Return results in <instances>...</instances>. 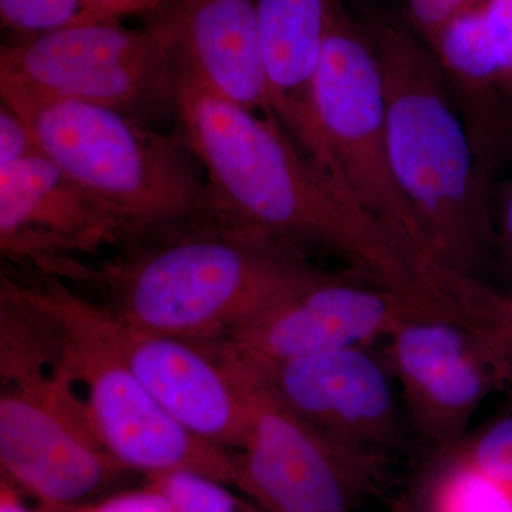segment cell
Here are the masks:
<instances>
[{"label":"cell","mask_w":512,"mask_h":512,"mask_svg":"<svg viewBox=\"0 0 512 512\" xmlns=\"http://www.w3.org/2000/svg\"><path fill=\"white\" fill-rule=\"evenodd\" d=\"M430 512H512V484L461 457L437 481Z\"/></svg>","instance_id":"18"},{"label":"cell","mask_w":512,"mask_h":512,"mask_svg":"<svg viewBox=\"0 0 512 512\" xmlns=\"http://www.w3.org/2000/svg\"><path fill=\"white\" fill-rule=\"evenodd\" d=\"M80 512H174L167 500L148 487L143 491L117 495L104 503L84 507Z\"/></svg>","instance_id":"26"},{"label":"cell","mask_w":512,"mask_h":512,"mask_svg":"<svg viewBox=\"0 0 512 512\" xmlns=\"http://www.w3.org/2000/svg\"><path fill=\"white\" fill-rule=\"evenodd\" d=\"M340 0H255L259 46L276 120L293 144L343 194L353 198L316 109L326 37Z\"/></svg>","instance_id":"16"},{"label":"cell","mask_w":512,"mask_h":512,"mask_svg":"<svg viewBox=\"0 0 512 512\" xmlns=\"http://www.w3.org/2000/svg\"><path fill=\"white\" fill-rule=\"evenodd\" d=\"M0 466L47 512L77 511L124 468L100 443L53 330L18 296L0 298Z\"/></svg>","instance_id":"4"},{"label":"cell","mask_w":512,"mask_h":512,"mask_svg":"<svg viewBox=\"0 0 512 512\" xmlns=\"http://www.w3.org/2000/svg\"><path fill=\"white\" fill-rule=\"evenodd\" d=\"M170 0H83L82 13L73 23L120 22L131 15H153Z\"/></svg>","instance_id":"25"},{"label":"cell","mask_w":512,"mask_h":512,"mask_svg":"<svg viewBox=\"0 0 512 512\" xmlns=\"http://www.w3.org/2000/svg\"><path fill=\"white\" fill-rule=\"evenodd\" d=\"M498 79L512 97V0H481Z\"/></svg>","instance_id":"22"},{"label":"cell","mask_w":512,"mask_h":512,"mask_svg":"<svg viewBox=\"0 0 512 512\" xmlns=\"http://www.w3.org/2000/svg\"><path fill=\"white\" fill-rule=\"evenodd\" d=\"M83 0H0L2 26L16 37L40 35L73 25Z\"/></svg>","instance_id":"20"},{"label":"cell","mask_w":512,"mask_h":512,"mask_svg":"<svg viewBox=\"0 0 512 512\" xmlns=\"http://www.w3.org/2000/svg\"><path fill=\"white\" fill-rule=\"evenodd\" d=\"M148 487L163 495L174 512H264L232 485L195 471L148 478Z\"/></svg>","instance_id":"19"},{"label":"cell","mask_w":512,"mask_h":512,"mask_svg":"<svg viewBox=\"0 0 512 512\" xmlns=\"http://www.w3.org/2000/svg\"><path fill=\"white\" fill-rule=\"evenodd\" d=\"M174 114L201 165L212 211L299 248L339 256L373 284L443 305L440 276L320 173L278 120L242 109L181 74Z\"/></svg>","instance_id":"1"},{"label":"cell","mask_w":512,"mask_h":512,"mask_svg":"<svg viewBox=\"0 0 512 512\" xmlns=\"http://www.w3.org/2000/svg\"><path fill=\"white\" fill-rule=\"evenodd\" d=\"M130 239L123 222L42 151L0 167V251L13 264L90 279L80 258Z\"/></svg>","instance_id":"11"},{"label":"cell","mask_w":512,"mask_h":512,"mask_svg":"<svg viewBox=\"0 0 512 512\" xmlns=\"http://www.w3.org/2000/svg\"><path fill=\"white\" fill-rule=\"evenodd\" d=\"M387 365L421 437L437 450L456 444L512 362L480 326L419 313L386 340Z\"/></svg>","instance_id":"10"},{"label":"cell","mask_w":512,"mask_h":512,"mask_svg":"<svg viewBox=\"0 0 512 512\" xmlns=\"http://www.w3.org/2000/svg\"><path fill=\"white\" fill-rule=\"evenodd\" d=\"M39 150L26 121L9 104L0 106V167L18 163Z\"/></svg>","instance_id":"24"},{"label":"cell","mask_w":512,"mask_h":512,"mask_svg":"<svg viewBox=\"0 0 512 512\" xmlns=\"http://www.w3.org/2000/svg\"><path fill=\"white\" fill-rule=\"evenodd\" d=\"M316 109L333 157L357 204L434 274L447 275L431 254L404 198L387 148L382 70L365 25L342 0L333 15L316 83Z\"/></svg>","instance_id":"7"},{"label":"cell","mask_w":512,"mask_h":512,"mask_svg":"<svg viewBox=\"0 0 512 512\" xmlns=\"http://www.w3.org/2000/svg\"><path fill=\"white\" fill-rule=\"evenodd\" d=\"M326 274L298 245L208 207L130 239L92 279L127 325L207 342L227 338Z\"/></svg>","instance_id":"2"},{"label":"cell","mask_w":512,"mask_h":512,"mask_svg":"<svg viewBox=\"0 0 512 512\" xmlns=\"http://www.w3.org/2000/svg\"><path fill=\"white\" fill-rule=\"evenodd\" d=\"M42 276L10 278L49 322L60 359L107 453L124 470L148 478L188 470L237 488V451L192 436L164 412L121 353L113 313L77 295L62 278Z\"/></svg>","instance_id":"6"},{"label":"cell","mask_w":512,"mask_h":512,"mask_svg":"<svg viewBox=\"0 0 512 512\" xmlns=\"http://www.w3.org/2000/svg\"><path fill=\"white\" fill-rule=\"evenodd\" d=\"M23 491L20 490L18 485L9 481L8 478H2L0 483V512H47L40 508V510H32L29 504L22 497Z\"/></svg>","instance_id":"27"},{"label":"cell","mask_w":512,"mask_h":512,"mask_svg":"<svg viewBox=\"0 0 512 512\" xmlns=\"http://www.w3.org/2000/svg\"><path fill=\"white\" fill-rule=\"evenodd\" d=\"M148 23L175 73L242 109L276 119L266 84L255 0H170Z\"/></svg>","instance_id":"15"},{"label":"cell","mask_w":512,"mask_h":512,"mask_svg":"<svg viewBox=\"0 0 512 512\" xmlns=\"http://www.w3.org/2000/svg\"><path fill=\"white\" fill-rule=\"evenodd\" d=\"M248 360L288 409L350 453L380 464L402 441L394 377L369 348Z\"/></svg>","instance_id":"14"},{"label":"cell","mask_w":512,"mask_h":512,"mask_svg":"<svg viewBox=\"0 0 512 512\" xmlns=\"http://www.w3.org/2000/svg\"><path fill=\"white\" fill-rule=\"evenodd\" d=\"M419 313L451 315L355 272H328L222 340L255 362H284L335 350L370 348L377 340L389 339L400 323Z\"/></svg>","instance_id":"13"},{"label":"cell","mask_w":512,"mask_h":512,"mask_svg":"<svg viewBox=\"0 0 512 512\" xmlns=\"http://www.w3.org/2000/svg\"><path fill=\"white\" fill-rule=\"evenodd\" d=\"M382 70L390 164L447 271L478 279L495 238L487 184L429 43L407 20L370 12L363 23Z\"/></svg>","instance_id":"3"},{"label":"cell","mask_w":512,"mask_h":512,"mask_svg":"<svg viewBox=\"0 0 512 512\" xmlns=\"http://www.w3.org/2000/svg\"><path fill=\"white\" fill-rule=\"evenodd\" d=\"M251 366L254 386L238 450L237 490L264 512H355L360 497L375 485L379 464L350 453L296 416Z\"/></svg>","instance_id":"9"},{"label":"cell","mask_w":512,"mask_h":512,"mask_svg":"<svg viewBox=\"0 0 512 512\" xmlns=\"http://www.w3.org/2000/svg\"><path fill=\"white\" fill-rule=\"evenodd\" d=\"M28 124L37 147L130 232L208 210L204 173L181 134L99 104L0 93Z\"/></svg>","instance_id":"5"},{"label":"cell","mask_w":512,"mask_h":512,"mask_svg":"<svg viewBox=\"0 0 512 512\" xmlns=\"http://www.w3.org/2000/svg\"><path fill=\"white\" fill-rule=\"evenodd\" d=\"M407 22L427 43L451 19L476 5L480 0H404Z\"/></svg>","instance_id":"23"},{"label":"cell","mask_w":512,"mask_h":512,"mask_svg":"<svg viewBox=\"0 0 512 512\" xmlns=\"http://www.w3.org/2000/svg\"><path fill=\"white\" fill-rule=\"evenodd\" d=\"M500 241L503 244L505 254H507L508 259L512 262V185L504 204Z\"/></svg>","instance_id":"28"},{"label":"cell","mask_w":512,"mask_h":512,"mask_svg":"<svg viewBox=\"0 0 512 512\" xmlns=\"http://www.w3.org/2000/svg\"><path fill=\"white\" fill-rule=\"evenodd\" d=\"M485 180L512 150V97L498 79L481 0L430 40Z\"/></svg>","instance_id":"17"},{"label":"cell","mask_w":512,"mask_h":512,"mask_svg":"<svg viewBox=\"0 0 512 512\" xmlns=\"http://www.w3.org/2000/svg\"><path fill=\"white\" fill-rule=\"evenodd\" d=\"M463 457L484 473L512 484V417L488 427Z\"/></svg>","instance_id":"21"},{"label":"cell","mask_w":512,"mask_h":512,"mask_svg":"<svg viewBox=\"0 0 512 512\" xmlns=\"http://www.w3.org/2000/svg\"><path fill=\"white\" fill-rule=\"evenodd\" d=\"M175 86L173 56L150 26L76 23L0 49V93L83 101L146 120L174 113Z\"/></svg>","instance_id":"8"},{"label":"cell","mask_w":512,"mask_h":512,"mask_svg":"<svg viewBox=\"0 0 512 512\" xmlns=\"http://www.w3.org/2000/svg\"><path fill=\"white\" fill-rule=\"evenodd\" d=\"M113 330L128 365L171 419L214 446L242 447L254 370L234 346L147 332L114 313Z\"/></svg>","instance_id":"12"}]
</instances>
